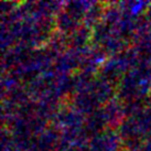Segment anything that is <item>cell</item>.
Returning <instances> with one entry per match:
<instances>
[]
</instances>
